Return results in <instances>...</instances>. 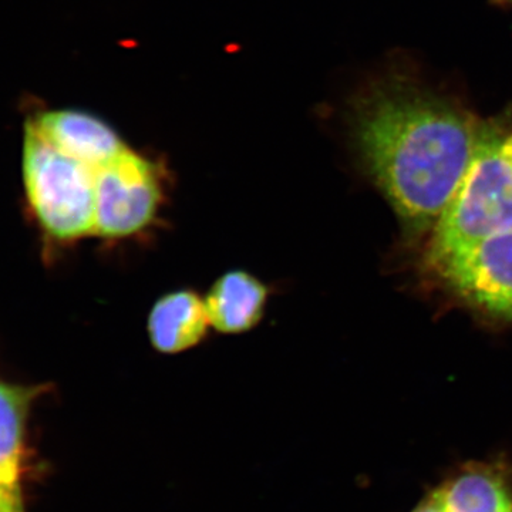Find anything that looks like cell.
<instances>
[{
  "label": "cell",
  "mask_w": 512,
  "mask_h": 512,
  "mask_svg": "<svg viewBox=\"0 0 512 512\" xmlns=\"http://www.w3.org/2000/svg\"><path fill=\"white\" fill-rule=\"evenodd\" d=\"M490 123L402 72L370 83L350 111L357 156L410 235L434 228Z\"/></svg>",
  "instance_id": "cell-1"
},
{
  "label": "cell",
  "mask_w": 512,
  "mask_h": 512,
  "mask_svg": "<svg viewBox=\"0 0 512 512\" xmlns=\"http://www.w3.org/2000/svg\"><path fill=\"white\" fill-rule=\"evenodd\" d=\"M503 123L491 121L470 167L431 235L426 262L434 271L484 239L512 229V168L501 154Z\"/></svg>",
  "instance_id": "cell-2"
},
{
  "label": "cell",
  "mask_w": 512,
  "mask_h": 512,
  "mask_svg": "<svg viewBox=\"0 0 512 512\" xmlns=\"http://www.w3.org/2000/svg\"><path fill=\"white\" fill-rule=\"evenodd\" d=\"M96 175L97 170L57 150L26 124L23 181L47 239L70 245L94 234Z\"/></svg>",
  "instance_id": "cell-3"
},
{
  "label": "cell",
  "mask_w": 512,
  "mask_h": 512,
  "mask_svg": "<svg viewBox=\"0 0 512 512\" xmlns=\"http://www.w3.org/2000/svg\"><path fill=\"white\" fill-rule=\"evenodd\" d=\"M170 185L161 161L127 147L97 170L94 237L123 242L148 234L160 221Z\"/></svg>",
  "instance_id": "cell-4"
},
{
  "label": "cell",
  "mask_w": 512,
  "mask_h": 512,
  "mask_svg": "<svg viewBox=\"0 0 512 512\" xmlns=\"http://www.w3.org/2000/svg\"><path fill=\"white\" fill-rule=\"evenodd\" d=\"M437 272L468 305L512 322V229L453 256Z\"/></svg>",
  "instance_id": "cell-5"
},
{
  "label": "cell",
  "mask_w": 512,
  "mask_h": 512,
  "mask_svg": "<svg viewBox=\"0 0 512 512\" xmlns=\"http://www.w3.org/2000/svg\"><path fill=\"white\" fill-rule=\"evenodd\" d=\"M433 487L444 512H512V457L464 461Z\"/></svg>",
  "instance_id": "cell-6"
},
{
  "label": "cell",
  "mask_w": 512,
  "mask_h": 512,
  "mask_svg": "<svg viewBox=\"0 0 512 512\" xmlns=\"http://www.w3.org/2000/svg\"><path fill=\"white\" fill-rule=\"evenodd\" d=\"M29 124L47 143L94 170L111 163L127 148L110 124L84 111H49Z\"/></svg>",
  "instance_id": "cell-7"
},
{
  "label": "cell",
  "mask_w": 512,
  "mask_h": 512,
  "mask_svg": "<svg viewBox=\"0 0 512 512\" xmlns=\"http://www.w3.org/2000/svg\"><path fill=\"white\" fill-rule=\"evenodd\" d=\"M210 326L205 299L190 288L160 296L147 319L151 346L163 355H178L197 348L207 338Z\"/></svg>",
  "instance_id": "cell-8"
},
{
  "label": "cell",
  "mask_w": 512,
  "mask_h": 512,
  "mask_svg": "<svg viewBox=\"0 0 512 512\" xmlns=\"http://www.w3.org/2000/svg\"><path fill=\"white\" fill-rule=\"evenodd\" d=\"M271 288L244 269L222 274L205 296L212 328L224 335H242L264 319Z\"/></svg>",
  "instance_id": "cell-9"
},
{
  "label": "cell",
  "mask_w": 512,
  "mask_h": 512,
  "mask_svg": "<svg viewBox=\"0 0 512 512\" xmlns=\"http://www.w3.org/2000/svg\"><path fill=\"white\" fill-rule=\"evenodd\" d=\"M46 390L45 386H18L0 380V491L20 500L29 413Z\"/></svg>",
  "instance_id": "cell-10"
},
{
  "label": "cell",
  "mask_w": 512,
  "mask_h": 512,
  "mask_svg": "<svg viewBox=\"0 0 512 512\" xmlns=\"http://www.w3.org/2000/svg\"><path fill=\"white\" fill-rule=\"evenodd\" d=\"M409 512H444L434 487L429 488Z\"/></svg>",
  "instance_id": "cell-11"
},
{
  "label": "cell",
  "mask_w": 512,
  "mask_h": 512,
  "mask_svg": "<svg viewBox=\"0 0 512 512\" xmlns=\"http://www.w3.org/2000/svg\"><path fill=\"white\" fill-rule=\"evenodd\" d=\"M0 512H25V505L12 498L0 497Z\"/></svg>",
  "instance_id": "cell-12"
},
{
  "label": "cell",
  "mask_w": 512,
  "mask_h": 512,
  "mask_svg": "<svg viewBox=\"0 0 512 512\" xmlns=\"http://www.w3.org/2000/svg\"><path fill=\"white\" fill-rule=\"evenodd\" d=\"M501 154L512 168V134L504 137L503 143H501Z\"/></svg>",
  "instance_id": "cell-13"
},
{
  "label": "cell",
  "mask_w": 512,
  "mask_h": 512,
  "mask_svg": "<svg viewBox=\"0 0 512 512\" xmlns=\"http://www.w3.org/2000/svg\"><path fill=\"white\" fill-rule=\"evenodd\" d=\"M498 6H504V8H512V0H491Z\"/></svg>",
  "instance_id": "cell-14"
},
{
  "label": "cell",
  "mask_w": 512,
  "mask_h": 512,
  "mask_svg": "<svg viewBox=\"0 0 512 512\" xmlns=\"http://www.w3.org/2000/svg\"><path fill=\"white\" fill-rule=\"evenodd\" d=\"M0 497H9V498H15V500H20V498L12 497V495L3 493V491H0ZM23 501V500H20Z\"/></svg>",
  "instance_id": "cell-15"
}]
</instances>
